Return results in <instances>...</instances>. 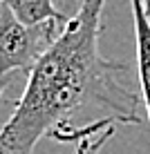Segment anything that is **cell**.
I'll use <instances>...</instances> for the list:
<instances>
[{
  "mask_svg": "<svg viewBox=\"0 0 150 154\" xmlns=\"http://www.w3.org/2000/svg\"><path fill=\"white\" fill-rule=\"evenodd\" d=\"M0 5H5L23 25H43L54 20L65 27L69 20L54 7V0H0Z\"/></svg>",
  "mask_w": 150,
  "mask_h": 154,
  "instance_id": "5b68a950",
  "label": "cell"
},
{
  "mask_svg": "<svg viewBox=\"0 0 150 154\" xmlns=\"http://www.w3.org/2000/svg\"><path fill=\"white\" fill-rule=\"evenodd\" d=\"M61 29L63 25L54 20L23 25L5 5H0V76H9L11 72L29 74Z\"/></svg>",
  "mask_w": 150,
  "mask_h": 154,
  "instance_id": "7a4b0ae2",
  "label": "cell"
},
{
  "mask_svg": "<svg viewBox=\"0 0 150 154\" xmlns=\"http://www.w3.org/2000/svg\"><path fill=\"white\" fill-rule=\"evenodd\" d=\"M54 7L65 16V18H72V16L78 11V7H81V0H54Z\"/></svg>",
  "mask_w": 150,
  "mask_h": 154,
  "instance_id": "8992f818",
  "label": "cell"
},
{
  "mask_svg": "<svg viewBox=\"0 0 150 154\" xmlns=\"http://www.w3.org/2000/svg\"><path fill=\"white\" fill-rule=\"evenodd\" d=\"M9 81H11V76H0V98H2V94H5V89H7Z\"/></svg>",
  "mask_w": 150,
  "mask_h": 154,
  "instance_id": "52a82bcc",
  "label": "cell"
},
{
  "mask_svg": "<svg viewBox=\"0 0 150 154\" xmlns=\"http://www.w3.org/2000/svg\"><path fill=\"white\" fill-rule=\"evenodd\" d=\"M105 0H83L27 74V87L0 130V154H34L45 134L83 105L110 109L119 123H141L137 94L123 83L128 65L99 54Z\"/></svg>",
  "mask_w": 150,
  "mask_h": 154,
  "instance_id": "6da1fadb",
  "label": "cell"
},
{
  "mask_svg": "<svg viewBox=\"0 0 150 154\" xmlns=\"http://www.w3.org/2000/svg\"><path fill=\"white\" fill-rule=\"evenodd\" d=\"M143 2V11H146V16L150 18V0H141Z\"/></svg>",
  "mask_w": 150,
  "mask_h": 154,
  "instance_id": "ba28073f",
  "label": "cell"
},
{
  "mask_svg": "<svg viewBox=\"0 0 150 154\" xmlns=\"http://www.w3.org/2000/svg\"><path fill=\"white\" fill-rule=\"evenodd\" d=\"M130 7H132V20H135L139 85H141V98L150 121V18L143 11L141 0H130Z\"/></svg>",
  "mask_w": 150,
  "mask_h": 154,
  "instance_id": "277c9868",
  "label": "cell"
},
{
  "mask_svg": "<svg viewBox=\"0 0 150 154\" xmlns=\"http://www.w3.org/2000/svg\"><path fill=\"white\" fill-rule=\"evenodd\" d=\"M114 123H116L114 116L90 123L88 127H74V125L65 123V125L56 127L49 136H54L56 141L74 143L72 154H99L103 143L108 139H112V134H114Z\"/></svg>",
  "mask_w": 150,
  "mask_h": 154,
  "instance_id": "3957f363",
  "label": "cell"
}]
</instances>
